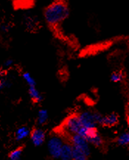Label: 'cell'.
<instances>
[{"label": "cell", "instance_id": "5b68a950", "mask_svg": "<svg viewBox=\"0 0 129 160\" xmlns=\"http://www.w3.org/2000/svg\"><path fill=\"white\" fill-rule=\"evenodd\" d=\"M80 122L83 128L87 129L95 128L97 126V122L95 119V112L90 111H84L77 114Z\"/></svg>", "mask_w": 129, "mask_h": 160}, {"label": "cell", "instance_id": "5bb4252c", "mask_svg": "<svg viewBox=\"0 0 129 160\" xmlns=\"http://www.w3.org/2000/svg\"><path fill=\"white\" fill-rule=\"evenodd\" d=\"M22 78L24 79V81H25V83L27 84L28 87H36V83L33 77L32 76L31 74L28 72H24L22 73Z\"/></svg>", "mask_w": 129, "mask_h": 160}, {"label": "cell", "instance_id": "9a60e30c", "mask_svg": "<svg viewBox=\"0 0 129 160\" xmlns=\"http://www.w3.org/2000/svg\"><path fill=\"white\" fill-rule=\"evenodd\" d=\"M111 81L114 83H120L122 82L125 78L124 73L122 71H115L113 72L111 75Z\"/></svg>", "mask_w": 129, "mask_h": 160}, {"label": "cell", "instance_id": "8992f818", "mask_svg": "<svg viewBox=\"0 0 129 160\" xmlns=\"http://www.w3.org/2000/svg\"><path fill=\"white\" fill-rule=\"evenodd\" d=\"M85 138L87 139L89 144H92L95 147H100L103 144V137L100 136L97 130V128L89 129Z\"/></svg>", "mask_w": 129, "mask_h": 160}, {"label": "cell", "instance_id": "d6986e66", "mask_svg": "<svg viewBox=\"0 0 129 160\" xmlns=\"http://www.w3.org/2000/svg\"><path fill=\"white\" fill-rule=\"evenodd\" d=\"M13 64L14 62L12 59H7V60H6L5 61V63H4V67H5V68H11V67H13Z\"/></svg>", "mask_w": 129, "mask_h": 160}, {"label": "cell", "instance_id": "6da1fadb", "mask_svg": "<svg viewBox=\"0 0 129 160\" xmlns=\"http://www.w3.org/2000/svg\"><path fill=\"white\" fill-rule=\"evenodd\" d=\"M70 0H52L43 10L45 24L55 38L69 42V37L64 32L63 24L70 14Z\"/></svg>", "mask_w": 129, "mask_h": 160}, {"label": "cell", "instance_id": "ffe728a7", "mask_svg": "<svg viewBox=\"0 0 129 160\" xmlns=\"http://www.w3.org/2000/svg\"><path fill=\"white\" fill-rule=\"evenodd\" d=\"M10 29V27L7 25V24H2L1 26V30L4 32H7Z\"/></svg>", "mask_w": 129, "mask_h": 160}, {"label": "cell", "instance_id": "7a4b0ae2", "mask_svg": "<svg viewBox=\"0 0 129 160\" xmlns=\"http://www.w3.org/2000/svg\"><path fill=\"white\" fill-rule=\"evenodd\" d=\"M63 127L68 134L71 135L79 134L83 137H86L87 131L89 130L82 126L77 114H72L67 118L63 123Z\"/></svg>", "mask_w": 129, "mask_h": 160}, {"label": "cell", "instance_id": "4fadbf2b", "mask_svg": "<svg viewBox=\"0 0 129 160\" xmlns=\"http://www.w3.org/2000/svg\"><path fill=\"white\" fill-rule=\"evenodd\" d=\"M117 143L120 146H126L129 144V133L128 131L119 135L117 139Z\"/></svg>", "mask_w": 129, "mask_h": 160}, {"label": "cell", "instance_id": "ac0fdd59", "mask_svg": "<svg viewBox=\"0 0 129 160\" xmlns=\"http://www.w3.org/2000/svg\"><path fill=\"white\" fill-rule=\"evenodd\" d=\"M11 85V82H9L7 80L3 79V78H0V91L3 89L4 87H9Z\"/></svg>", "mask_w": 129, "mask_h": 160}, {"label": "cell", "instance_id": "ba28073f", "mask_svg": "<svg viewBox=\"0 0 129 160\" xmlns=\"http://www.w3.org/2000/svg\"><path fill=\"white\" fill-rule=\"evenodd\" d=\"M119 122V117L115 113H111L107 115L102 116L100 125L106 127H112L116 126Z\"/></svg>", "mask_w": 129, "mask_h": 160}, {"label": "cell", "instance_id": "e0dca14e", "mask_svg": "<svg viewBox=\"0 0 129 160\" xmlns=\"http://www.w3.org/2000/svg\"><path fill=\"white\" fill-rule=\"evenodd\" d=\"M87 157H88L83 154V153L73 148L72 160H87Z\"/></svg>", "mask_w": 129, "mask_h": 160}, {"label": "cell", "instance_id": "30bf717a", "mask_svg": "<svg viewBox=\"0 0 129 160\" xmlns=\"http://www.w3.org/2000/svg\"><path fill=\"white\" fill-rule=\"evenodd\" d=\"M30 134V130L28 127L22 126L17 129L16 132V139L17 141H22L26 139Z\"/></svg>", "mask_w": 129, "mask_h": 160}, {"label": "cell", "instance_id": "7c38bea8", "mask_svg": "<svg viewBox=\"0 0 129 160\" xmlns=\"http://www.w3.org/2000/svg\"><path fill=\"white\" fill-rule=\"evenodd\" d=\"M49 118L48 112L46 109H40L37 115V122L39 125H44L47 122Z\"/></svg>", "mask_w": 129, "mask_h": 160}, {"label": "cell", "instance_id": "52a82bcc", "mask_svg": "<svg viewBox=\"0 0 129 160\" xmlns=\"http://www.w3.org/2000/svg\"><path fill=\"white\" fill-rule=\"evenodd\" d=\"M30 139L35 146H41L44 142L46 134L42 128H35L30 132Z\"/></svg>", "mask_w": 129, "mask_h": 160}, {"label": "cell", "instance_id": "3957f363", "mask_svg": "<svg viewBox=\"0 0 129 160\" xmlns=\"http://www.w3.org/2000/svg\"><path fill=\"white\" fill-rule=\"evenodd\" d=\"M71 144L73 148L83 153L87 157H89L91 152L89 143L85 137L79 134L71 135Z\"/></svg>", "mask_w": 129, "mask_h": 160}, {"label": "cell", "instance_id": "8fae6325", "mask_svg": "<svg viewBox=\"0 0 129 160\" xmlns=\"http://www.w3.org/2000/svg\"><path fill=\"white\" fill-rule=\"evenodd\" d=\"M30 97L31 98V99L36 102H40L43 100V97L42 94L40 93V92L36 89V87H30L29 89Z\"/></svg>", "mask_w": 129, "mask_h": 160}, {"label": "cell", "instance_id": "44dd1931", "mask_svg": "<svg viewBox=\"0 0 129 160\" xmlns=\"http://www.w3.org/2000/svg\"><path fill=\"white\" fill-rule=\"evenodd\" d=\"M2 75H3V74H2V72L0 71V78H1L2 77Z\"/></svg>", "mask_w": 129, "mask_h": 160}, {"label": "cell", "instance_id": "9c48e42d", "mask_svg": "<svg viewBox=\"0 0 129 160\" xmlns=\"http://www.w3.org/2000/svg\"><path fill=\"white\" fill-rule=\"evenodd\" d=\"M73 147L71 143H63L61 148L60 159L61 160H72Z\"/></svg>", "mask_w": 129, "mask_h": 160}, {"label": "cell", "instance_id": "2e32d148", "mask_svg": "<svg viewBox=\"0 0 129 160\" xmlns=\"http://www.w3.org/2000/svg\"><path fill=\"white\" fill-rule=\"evenodd\" d=\"M22 154V148H18L12 151L10 154V160H20Z\"/></svg>", "mask_w": 129, "mask_h": 160}, {"label": "cell", "instance_id": "277c9868", "mask_svg": "<svg viewBox=\"0 0 129 160\" xmlns=\"http://www.w3.org/2000/svg\"><path fill=\"white\" fill-rule=\"evenodd\" d=\"M63 140L59 136H52L47 142V148L50 156L55 159L60 157L61 148L63 146Z\"/></svg>", "mask_w": 129, "mask_h": 160}]
</instances>
